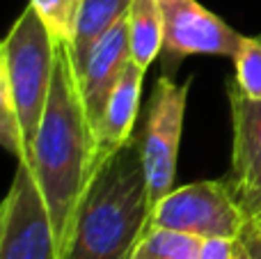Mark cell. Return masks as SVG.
Returning a JSON list of instances; mask_svg holds the SVG:
<instances>
[{
	"label": "cell",
	"mask_w": 261,
	"mask_h": 259,
	"mask_svg": "<svg viewBox=\"0 0 261 259\" xmlns=\"http://www.w3.org/2000/svg\"><path fill=\"white\" fill-rule=\"evenodd\" d=\"M96 133L81 94V78L69 41L58 39L55 71L39 131L28 161L48 206L55 232V255L62 246L76 204L94 174Z\"/></svg>",
	"instance_id": "1"
},
{
	"label": "cell",
	"mask_w": 261,
	"mask_h": 259,
	"mask_svg": "<svg viewBox=\"0 0 261 259\" xmlns=\"http://www.w3.org/2000/svg\"><path fill=\"white\" fill-rule=\"evenodd\" d=\"M149 218L147 174L133 136L94 170L55 259H133Z\"/></svg>",
	"instance_id": "2"
},
{
	"label": "cell",
	"mask_w": 261,
	"mask_h": 259,
	"mask_svg": "<svg viewBox=\"0 0 261 259\" xmlns=\"http://www.w3.org/2000/svg\"><path fill=\"white\" fill-rule=\"evenodd\" d=\"M58 39L28 3L0 46V85L9 92L25 140V156L39 131L55 71Z\"/></svg>",
	"instance_id": "3"
},
{
	"label": "cell",
	"mask_w": 261,
	"mask_h": 259,
	"mask_svg": "<svg viewBox=\"0 0 261 259\" xmlns=\"http://www.w3.org/2000/svg\"><path fill=\"white\" fill-rule=\"evenodd\" d=\"M248 214L225 179L195 182L172 188L151 206L149 227H165L202 239H229L239 241Z\"/></svg>",
	"instance_id": "4"
},
{
	"label": "cell",
	"mask_w": 261,
	"mask_h": 259,
	"mask_svg": "<svg viewBox=\"0 0 261 259\" xmlns=\"http://www.w3.org/2000/svg\"><path fill=\"white\" fill-rule=\"evenodd\" d=\"M188 90L190 81L184 85H176L172 76L163 73L149 96L147 117H144L142 131L138 136V145L144 174H147L151 206L174 188L176 156H179Z\"/></svg>",
	"instance_id": "5"
},
{
	"label": "cell",
	"mask_w": 261,
	"mask_h": 259,
	"mask_svg": "<svg viewBox=\"0 0 261 259\" xmlns=\"http://www.w3.org/2000/svg\"><path fill=\"white\" fill-rule=\"evenodd\" d=\"M0 259H55L48 206L28 161H16L0 211Z\"/></svg>",
	"instance_id": "6"
},
{
	"label": "cell",
	"mask_w": 261,
	"mask_h": 259,
	"mask_svg": "<svg viewBox=\"0 0 261 259\" xmlns=\"http://www.w3.org/2000/svg\"><path fill=\"white\" fill-rule=\"evenodd\" d=\"M163 14V73L172 76L188 55L231 58L241 35L197 0H158Z\"/></svg>",
	"instance_id": "7"
},
{
	"label": "cell",
	"mask_w": 261,
	"mask_h": 259,
	"mask_svg": "<svg viewBox=\"0 0 261 259\" xmlns=\"http://www.w3.org/2000/svg\"><path fill=\"white\" fill-rule=\"evenodd\" d=\"M130 62V41H128V16L122 18L113 30H108L99 39V44L87 55L83 69L78 71L81 78V94L85 103L87 117L92 126L101 122V115L106 110L115 85L119 83L124 69Z\"/></svg>",
	"instance_id": "8"
},
{
	"label": "cell",
	"mask_w": 261,
	"mask_h": 259,
	"mask_svg": "<svg viewBox=\"0 0 261 259\" xmlns=\"http://www.w3.org/2000/svg\"><path fill=\"white\" fill-rule=\"evenodd\" d=\"M231 106V170L225 177L229 191L239 200L241 193L261 174V101H254L241 92L236 81L227 83Z\"/></svg>",
	"instance_id": "9"
},
{
	"label": "cell",
	"mask_w": 261,
	"mask_h": 259,
	"mask_svg": "<svg viewBox=\"0 0 261 259\" xmlns=\"http://www.w3.org/2000/svg\"><path fill=\"white\" fill-rule=\"evenodd\" d=\"M147 69L135 64L133 60L126 64L119 83L110 94L106 110L101 115V122L96 126V154L94 170L110 159L115 151H119L133 138L135 117L140 110V94H142V81Z\"/></svg>",
	"instance_id": "10"
},
{
	"label": "cell",
	"mask_w": 261,
	"mask_h": 259,
	"mask_svg": "<svg viewBox=\"0 0 261 259\" xmlns=\"http://www.w3.org/2000/svg\"><path fill=\"white\" fill-rule=\"evenodd\" d=\"M133 0H81L76 32L69 44L71 58L76 64V71H81L87 55L92 53L99 39L108 30H113L122 18L128 16V9Z\"/></svg>",
	"instance_id": "11"
},
{
	"label": "cell",
	"mask_w": 261,
	"mask_h": 259,
	"mask_svg": "<svg viewBox=\"0 0 261 259\" xmlns=\"http://www.w3.org/2000/svg\"><path fill=\"white\" fill-rule=\"evenodd\" d=\"M128 41L130 60L142 69L163 50V14L158 0H133L128 9Z\"/></svg>",
	"instance_id": "12"
},
{
	"label": "cell",
	"mask_w": 261,
	"mask_h": 259,
	"mask_svg": "<svg viewBox=\"0 0 261 259\" xmlns=\"http://www.w3.org/2000/svg\"><path fill=\"white\" fill-rule=\"evenodd\" d=\"M206 239L165 227H149L133 259H199Z\"/></svg>",
	"instance_id": "13"
},
{
	"label": "cell",
	"mask_w": 261,
	"mask_h": 259,
	"mask_svg": "<svg viewBox=\"0 0 261 259\" xmlns=\"http://www.w3.org/2000/svg\"><path fill=\"white\" fill-rule=\"evenodd\" d=\"M234 60V81L245 96L261 101V35H241Z\"/></svg>",
	"instance_id": "14"
},
{
	"label": "cell",
	"mask_w": 261,
	"mask_h": 259,
	"mask_svg": "<svg viewBox=\"0 0 261 259\" xmlns=\"http://www.w3.org/2000/svg\"><path fill=\"white\" fill-rule=\"evenodd\" d=\"M30 5L46 21L55 39L71 44L78 12H81V0H30Z\"/></svg>",
	"instance_id": "15"
},
{
	"label": "cell",
	"mask_w": 261,
	"mask_h": 259,
	"mask_svg": "<svg viewBox=\"0 0 261 259\" xmlns=\"http://www.w3.org/2000/svg\"><path fill=\"white\" fill-rule=\"evenodd\" d=\"M236 241L229 239H206L199 259H234Z\"/></svg>",
	"instance_id": "16"
},
{
	"label": "cell",
	"mask_w": 261,
	"mask_h": 259,
	"mask_svg": "<svg viewBox=\"0 0 261 259\" xmlns=\"http://www.w3.org/2000/svg\"><path fill=\"white\" fill-rule=\"evenodd\" d=\"M239 204L243 206V211L248 214V218L261 214V174L254 179L252 184H250L248 188H245L243 193H241Z\"/></svg>",
	"instance_id": "17"
},
{
	"label": "cell",
	"mask_w": 261,
	"mask_h": 259,
	"mask_svg": "<svg viewBox=\"0 0 261 259\" xmlns=\"http://www.w3.org/2000/svg\"><path fill=\"white\" fill-rule=\"evenodd\" d=\"M239 241L248 248V252L254 259H261V229L257 227V223H254L252 218L245 223V227H243V232H241Z\"/></svg>",
	"instance_id": "18"
},
{
	"label": "cell",
	"mask_w": 261,
	"mask_h": 259,
	"mask_svg": "<svg viewBox=\"0 0 261 259\" xmlns=\"http://www.w3.org/2000/svg\"><path fill=\"white\" fill-rule=\"evenodd\" d=\"M234 259H254L252 255L248 252V248L243 246L241 241H236V250H234Z\"/></svg>",
	"instance_id": "19"
},
{
	"label": "cell",
	"mask_w": 261,
	"mask_h": 259,
	"mask_svg": "<svg viewBox=\"0 0 261 259\" xmlns=\"http://www.w3.org/2000/svg\"><path fill=\"white\" fill-rule=\"evenodd\" d=\"M252 220H254V223H257V227L261 229V214H257V216H252Z\"/></svg>",
	"instance_id": "20"
}]
</instances>
